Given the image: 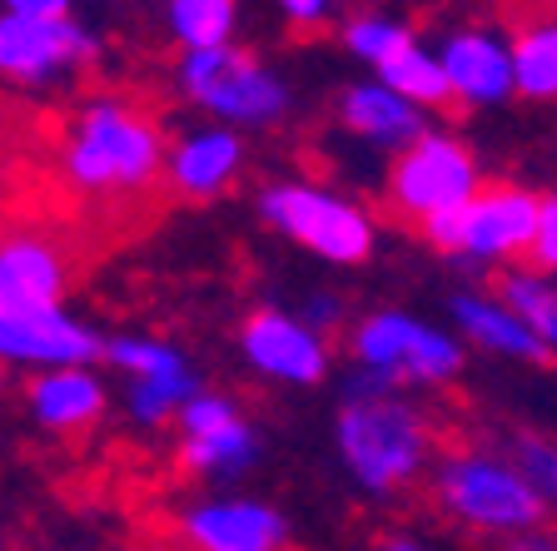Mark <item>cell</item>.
Wrapping results in <instances>:
<instances>
[{
	"mask_svg": "<svg viewBox=\"0 0 557 551\" xmlns=\"http://www.w3.org/2000/svg\"><path fill=\"white\" fill-rule=\"evenodd\" d=\"M100 243L75 224L35 218V224H0V313H55L65 293L85 268L100 259Z\"/></svg>",
	"mask_w": 557,
	"mask_h": 551,
	"instance_id": "6da1fadb",
	"label": "cell"
},
{
	"mask_svg": "<svg viewBox=\"0 0 557 551\" xmlns=\"http://www.w3.org/2000/svg\"><path fill=\"white\" fill-rule=\"evenodd\" d=\"M463 204H473V160L453 139H418L413 150H404L388 170L383 214L394 218L398 229L423 234L429 218Z\"/></svg>",
	"mask_w": 557,
	"mask_h": 551,
	"instance_id": "7a4b0ae2",
	"label": "cell"
},
{
	"mask_svg": "<svg viewBox=\"0 0 557 551\" xmlns=\"http://www.w3.org/2000/svg\"><path fill=\"white\" fill-rule=\"evenodd\" d=\"M344 452L369 487H408L423 462V427L383 398H359L344 413Z\"/></svg>",
	"mask_w": 557,
	"mask_h": 551,
	"instance_id": "3957f363",
	"label": "cell"
},
{
	"mask_svg": "<svg viewBox=\"0 0 557 551\" xmlns=\"http://www.w3.org/2000/svg\"><path fill=\"white\" fill-rule=\"evenodd\" d=\"M443 502L473 527H533L543 522V497L528 487L522 472H508L487 458H448L443 467Z\"/></svg>",
	"mask_w": 557,
	"mask_h": 551,
	"instance_id": "277c9868",
	"label": "cell"
},
{
	"mask_svg": "<svg viewBox=\"0 0 557 551\" xmlns=\"http://www.w3.org/2000/svg\"><path fill=\"white\" fill-rule=\"evenodd\" d=\"M359 358L383 367L388 378H453L458 373V348L448 338L418 328V323L398 318V313H379L359 328Z\"/></svg>",
	"mask_w": 557,
	"mask_h": 551,
	"instance_id": "5b68a950",
	"label": "cell"
},
{
	"mask_svg": "<svg viewBox=\"0 0 557 551\" xmlns=\"http://www.w3.org/2000/svg\"><path fill=\"white\" fill-rule=\"evenodd\" d=\"M264 209L294 239L313 243L329 259H363L369 253V224H363L359 209L334 204V199L313 195V189H274Z\"/></svg>",
	"mask_w": 557,
	"mask_h": 551,
	"instance_id": "8992f818",
	"label": "cell"
},
{
	"mask_svg": "<svg viewBox=\"0 0 557 551\" xmlns=\"http://www.w3.org/2000/svg\"><path fill=\"white\" fill-rule=\"evenodd\" d=\"M189 90L195 100H205L209 110L224 115H274L278 110V90L264 80V70L255 65V55H234V50H195V60L185 65Z\"/></svg>",
	"mask_w": 557,
	"mask_h": 551,
	"instance_id": "52a82bcc",
	"label": "cell"
},
{
	"mask_svg": "<svg viewBox=\"0 0 557 551\" xmlns=\"http://www.w3.org/2000/svg\"><path fill=\"white\" fill-rule=\"evenodd\" d=\"M537 204L528 189H512V184H487L483 195H473L468 204V249L473 253H512L528 264L537 239Z\"/></svg>",
	"mask_w": 557,
	"mask_h": 551,
	"instance_id": "ba28073f",
	"label": "cell"
},
{
	"mask_svg": "<svg viewBox=\"0 0 557 551\" xmlns=\"http://www.w3.org/2000/svg\"><path fill=\"white\" fill-rule=\"evenodd\" d=\"M284 527L264 506H209L185 522L189 551H284Z\"/></svg>",
	"mask_w": 557,
	"mask_h": 551,
	"instance_id": "9c48e42d",
	"label": "cell"
},
{
	"mask_svg": "<svg viewBox=\"0 0 557 551\" xmlns=\"http://www.w3.org/2000/svg\"><path fill=\"white\" fill-rule=\"evenodd\" d=\"M244 348L255 358L259 367L278 373V378H294V383H313L324 373V353L313 343L309 334H299L289 318L278 313H255L244 323Z\"/></svg>",
	"mask_w": 557,
	"mask_h": 551,
	"instance_id": "30bf717a",
	"label": "cell"
},
{
	"mask_svg": "<svg viewBox=\"0 0 557 551\" xmlns=\"http://www.w3.org/2000/svg\"><path fill=\"white\" fill-rule=\"evenodd\" d=\"M81 50L85 40L65 21L50 25V21H25V15L0 21V70H11V75H46L55 60H70Z\"/></svg>",
	"mask_w": 557,
	"mask_h": 551,
	"instance_id": "8fae6325",
	"label": "cell"
},
{
	"mask_svg": "<svg viewBox=\"0 0 557 551\" xmlns=\"http://www.w3.org/2000/svg\"><path fill=\"white\" fill-rule=\"evenodd\" d=\"M35 170H46L40 164V120L21 100L0 95V214L15 209V199H21L25 179Z\"/></svg>",
	"mask_w": 557,
	"mask_h": 551,
	"instance_id": "7c38bea8",
	"label": "cell"
},
{
	"mask_svg": "<svg viewBox=\"0 0 557 551\" xmlns=\"http://www.w3.org/2000/svg\"><path fill=\"white\" fill-rule=\"evenodd\" d=\"M0 353H21V358H95L100 343L81 328H70L60 313H25V318H5L0 313Z\"/></svg>",
	"mask_w": 557,
	"mask_h": 551,
	"instance_id": "4fadbf2b",
	"label": "cell"
},
{
	"mask_svg": "<svg viewBox=\"0 0 557 551\" xmlns=\"http://www.w3.org/2000/svg\"><path fill=\"white\" fill-rule=\"evenodd\" d=\"M443 70H448L458 100H498L512 85V60L487 35H458L443 55Z\"/></svg>",
	"mask_w": 557,
	"mask_h": 551,
	"instance_id": "5bb4252c",
	"label": "cell"
},
{
	"mask_svg": "<svg viewBox=\"0 0 557 551\" xmlns=\"http://www.w3.org/2000/svg\"><path fill=\"white\" fill-rule=\"evenodd\" d=\"M458 318L463 328L478 338V343L498 348V353H512V358H533V363H553V353L543 348V338L533 328H522L508 309H493L483 299H458Z\"/></svg>",
	"mask_w": 557,
	"mask_h": 551,
	"instance_id": "9a60e30c",
	"label": "cell"
},
{
	"mask_svg": "<svg viewBox=\"0 0 557 551\" xmlns=\"http://www.w3.org/2000/svg\"><path fill=\"white\" fill-rule=\"evenodd\" d=\"M512 80L522 95H557V21L528 25L518 30V46H512Z\"/></svg>",
	"mask_w": 557,
	"mask_h": 551,
	"instance_id": "2e32d148",
	"label": "cell"
},
{
	"mask_svg": "<svg viewBox=\"0 0 557 551\" xmlns=\"http://www.w3.org/2000/svg\"><path fill=\"white\" fill-rule=\"evenodd\" d=\"M383 80L394 85L398 95H408V100L438 104L443 115H463V100H458V90H453L448 70L433 65V60H423L418 50H408V55L388 60V65H383Z\"/></svg>",
	"mask_w": 557,
	"mask_h": 551,
	"instance_id": "e0dca14e",
	"label": "cell"
},
{
	"mask_svg": "<svg viewBox=\"0 0 557 551\" xmlns=\"http://www.w3.org/2000/svg\"><path fill=\"white\" fill-rule=\"evenodd\" d=\"M35 413L50 427H85L100 413V388L81 373H55V378L35 383Z\"/></svg>",
	"mask_w": 557,
	"mask_h": 551,
	"instance_id": "ac0fdd59",
	"label": "cell"
},
{
	"mask_svg": "<svg viewBox=\"0 0 557 551\" xmlns=\"http://www.w3.org/2000/svg\"><path fill=\"white\" fill-rule=\"evenodd\" d=\"M493 288H498V299L508 303V313L522 323V328H533L543 343L547 338L557 343V293L553 288L528 278V274H498Z\"/></svg>",
	"mask_w": 557,
	"mask_h": 551,
	"instance_id": "d6986e66",
	"label": "cell"
},
{
	"mask_svg": "<svg viewBox=\"0 0 557 551\" xmlns=\"http://www.w3.org/2000/svg\"><path fill=\"white\" fill-rule=\"evenodd\" d=\"M239 160V145L224 135H209V139H195L180 164H174V189H185V195H209V189H220V179L234 170Z\"/></svg>",
	"mask_w": 557,
	"mask_h": 551,
	"instance_id": "ffe728a7",
	"label": "cell"
},
{
	"mask_svg": "<svg viewBox=\"0 0 557 551\" xmlns=\"http://www.w3.org/2000/svg\"><path fill=\"white\" fill-rule=\"evenodd\" d=\"M344 115L354 129L363 135H379V139H394V135H413L418 115L408 110L398 95H383V90H354L344 100Z\"/></svg>",
	"mask_w": 557,
	"mask_h": 551,
	"instance_id": "44dd1931",
	"label": "cell"
},
{
	"mask_svg": "<svg viewBox=\"0 0 557 551\" xmlns=\"http://www.w3.org/2000/svg\"><path fill=\"white\" fill-rule=\"evenodd\" d=\"M234 21V5L224 0H195V5H174V25L195 50H220L224 30Z\"/></svg>",
	"mask_w": 557,
	"mask_h": 551,
	"instance_id": "7402d4cb",
	"label": "cell"
},
{
	"mask_svg": "<svg viewBox=\"0 0 557 551\" xmlns=\"http://www.w3.org/2000/svg\"><path fill=\"white\" fill-rule=\"evenodd\" d=\"M512 452H518V472L528 477V487H533L543 502H557V442H543V437L522 433L518 442H512Z\"/></svg>",
	"mask_w": 557,
	"mask_h": 551,
	"instance_id": "603a6c76",
	"label": "cell"
},
{
	"mask_svg": "<svg viewBox=\"0 0 557 551\" xmlns=\"http://www.w3.org/2000/svg\"><path fill=\"white\" fill-rule=\"evenodd\" d=\"M348 40H354V50H363L369 60H379V70L388 65V60H398V55L413 50V35H408L404 25H379V21H354L348 25Z\"/></svg>",
	"mask_w": 557,
	"mask_h": 551,
	"instance_id": "cb8c5ba5",
	"label": "cell"
},
{
	"mask_svg": "<svg viewBox=\"0 0 557 551\" xmlns=\"http://www.w3.org/2000/svg\"><path fill=\"white\" fill-rule=\"evenodd\" d=\"M249 458V433L234 427L224 437H189V448L180 452V467L195 472V467H214V462H244Z\"/></svg>",
	"mask_w": 557,
	"mask_h": 551,
	"instance_id": "d4e9b609",
	"label": "cell"
},
{
	"mask_svg": "<svg viewBox=\"0 0 557 551\" xmlns=\"http://www.w3.org/2000/svg\"><path fill=\"white\" fill-rule=\"evenodd\" d=\"M185 427H189V437H224V433L239 427V417H234L224 402H214V398H195L185 408Z\"/></svg>",
	"mask_w": 557,
	"mask_h": 551,
	"instance_id": "484cf974",
	"label": "cell"
},
{
	"mask_svg": "<svg viewBox=\"0 0 557 551\" xmlns=\"http://www.w3.org/2000/svg\"><path fill=\"white\" fill-rule=\"evenodd\" d=\"M115 363L135 367V373H145V378H174V373H180V363H174L170 348H150V343H120Z\"/></svg>",
	"mask_w": 557,
	"mask_h": 551,
	"instance_id": "4316f807",
	"label": "cell"
},
{
	"mask_svg": "<svg viewBox=\"0 0 557 551\" xmlns=\"http://www.w3.org/2000/svg\"><path fill=\"white\" fill-rule=\"evenodd\" d=\"M185 392H189L185 373H174V378H145V388L135 392V408H139V417H164V408H170L174 398H185Z\"/></svg>",
	"mask_w": 557,
	"mask_h": 551,
	"instance_id": "83f0119b",
	"label": "cell"
},
{
	"mask_svg": "<svg viewBox=\"0 0 557 551\" xmlns=\"http://www.w3.org/2000/svg\"><path fill=\"white\" fill-rule=\"evenodd\" d=\"M533 268H557V199L543 204V218H537V239H533V253H528Z\"/></svg>",
	"mask_w": 557,
	"mask_h": 551,
	"instance_id": "f1b7e54d",
	"label": "cell"
},
{
	"mask_svg": "<svg viewBox=\"0 0 557 551\" xmlns=\"http://www.w3.org/2000/svg\"><path fill=\"white\" fill-rule=\"evenodd\" d=\"M11 15H25V21H65V5L60 0H25V5H15Z\"/></svg>",
	"mask_w": 557,
	"mask_h": 551,
	"instance_id": "f546056e",
	"label": "cell"
},
{
	"mask_svg": "<svg viewBox=\"0 0 557 551\" xmlns=\"http://www.w3.org/2000/svg\"><path fill=\"white\" fill-rule=\"evenodd\" d=\"M512 551H557V537H528V541H512Z\"/></svg>",
	"mask_w": 557,
	"mask_h": 551,
	"instance_id": "4dcf8cb0",
	"label": "cell"
},
{
	"mask_svg": "<svg viewBox=\"0 0 557 551\" xmlns=\"http://www.w3.org/2000/svg\"><path fill=\"white\" fill-rule=\"evenodd\" d=\"M289 15H299V21H319V15H324V11H319V5H304V0H294V5H289Z\"/></svg>",
	"mask_w": 557,
	"mask_h": 551,
	"instance_id": "1f68e13d",
	"label": "cell"
},
{
	"mask_svg": "<svg viewBox=\"0 0 557 551\" xmlns=\"http://www.w3.org/2000/svg\"><path fill=\"white\" fill-rule=\"evenodd\" d=\"M394 551H413V547H404V541H398V547H394Z\"/></svg>",
	"mask_w": 557,
	"mask_h": 551,
	"instance_id": "d6a6232c",
	"label": "cell"
}]
</instances>
